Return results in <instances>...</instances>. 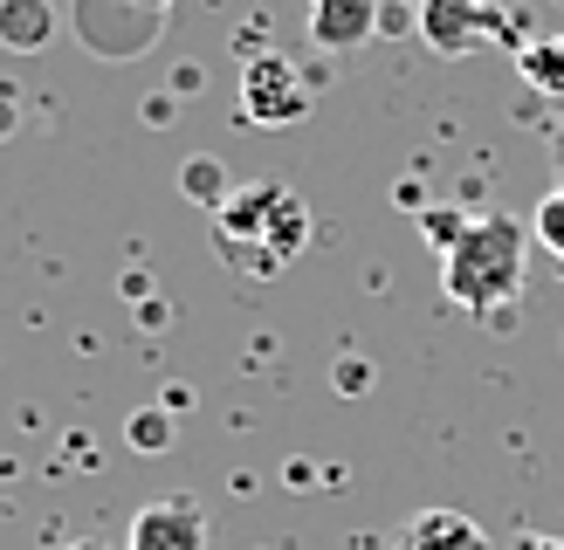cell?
I'll use <instances>...</instances> for the list:
<instances>
[{
	"mask_svg": "<svg viewBox=\"0 0 564 550\" xmlns=\"http://www.w3.org/2000/svg\"><path fill=\"white\" fill-rule=\"evenodd\" d=\"M310 248V207L296 186L282 179H248L214 207V255L248 283H269Z\"/></svg>",
	"mask_w": 564,
	"mask_h": 550,
	"instance_id": "cell-1",
	"label": "cell"
},
{
	"mask_svg": "<svg viewBox=\"0 0 564 550\" xmlns=\"http://www.w3.org/2000/svg\"><path fill=\"white\" fill-rule=\"evenodd\" d=\"M530 234L517 213H482L462 220L455 241L441 248V289L447 302H462L468 317H496L523 296V268H530Z\"/></svg>",
	"mask_w": 564,
	"mask_h": 550,
	"instance_id": "cell-2",
	"label": "cell"
},
{
	"mask_svg": "<svg viewBox=\"0 0 564 550\" xmlns=\"http://www.w3.org/2000/svg\"><path fill=\"white\" fill-rule=\"evenodd\" d=\"M241 110L256 124H296L310 110V90L290 55H248L241 63Z\"/></svg>",
	"mask_w": 564,
	"mask_h": 550,
	"instance_id": "cell-3",
	"label": "cell"
},
{
	"mask_svg": "<svg viewBox=\"0 0 564 550\" xmlns=\"http://www.w3.org/2000/svg\"><path fill=\"white\" fill-rule=\"evenodd\" d=\"M124 550H207V516L193 495H165V503H145L131 516Z\"/></svg>",
	"mask_w": 564,
	"mask_h": 550,
	"instance_id": "cell-4",
	"label": "cell"
},
{
	"mask_svg": "<svg viewBox=\"0 0 564 550\" xmlns=\"http://www.w3.org/2000/svg\"><path fill=\"white\" fill-rule=\"evenodd\" d=\"M496 14L489 0H420V35H427L441 55H468L482 35H496Z\"/></svg>",
	"mask_w": 564,
	"mask_h": 550,
	"instance_id": "cell-5",
	"label": "cell"
},
{
	"mask_svg": "<svg viewBox=\"0 0 564 550\" xmlns=\"http://www.w3.org/2000/svg\"><path fill=\"white\" fill-rule=\"evenodd\" d=\"M392 550H496V543H489L482 522L462 516V509H420Z\"/></svg>",
	"mask_w": 564,
	"mask_h": 550,
	"instance_id": "cell-6",
	"label": "cell"
},
{
	"mask_svg": "<svg viewBox=\"0 0 564 550\" xmlns=\"http://www.w3.org/2000/svg\"><path fill=\"white\" fill-rule=\"evenodd\" d=\"M365 28H372V0H317V14H310V35L324 48L365 42Z\"/></svg>",
	"mask_w": 564,
	"mask_h": 550,
	"instance_id": "cell-7",
	"label": "cell"
},
{
	"mask_svg": "<svg viewBox=\"0 0 564 550\" xmlns=\"http://www.w3.org/2000/svg\"><path fill=\"white\" fill-rule=\"evenodd\" d=\"M48 35H55L48 0H0V42L8 48H42Z\"/></svg>",
	"mask_w": 564,
	"mask_h": 550,
	"instance_id": "cell-8",
	"label": "cell"
},
{
	"mask_svg": "<svg viewBox=\"0 0 564 550\" xmlns=\"http://www.w3.org/2000/svg\"><path fill=\"white\" fill-rule=\"evenodd\" d=\"M517 69H523V82H530V90L564 97V42H557V35H544V42L517 48Z\"/></svg>",
	"mask_w": 564,
	"mask_h": 550,
	"instance_id": "cell-9",
	"label": "cell"
},
{
	"mask_svg": "<svg viewBox=\"0 0 564 550\" xmlns=\"http://www.w3.org/2000/svg\"><path fill=\"white\" fill-rule=\"evenodd\" d=\"M180 186H186L207 213H214V207H228V193H235V186H228V173H220V158H186Z\"/></svg>",
	"mask_w": 564,
	"mask_h": 550,
	"instance_id": "cell-10",
	"label": "cell"
},
{
	"mask_svg": "<svg viewBox=\"0 0 564 550\" xmlns=\"http://www.w3.org/2000/svg\"><path fill=\"white\" fill-rule=\"evenodd\" d=\"M530 234H538L544 255H557V262H564V186L538 200V213H530Z\"/></svg>",
	"mask_w": 564,
	"mask_h": 550,
	"instance_id": "cell-11",
	"label": "cell"
},
{
	"mask_svg": "<svg viewBox=\"0 0 564 550\" xmlns=\"http://www.w3.org/2000/svg\"><path fill=\"white\" fill-rule=\"evenodd\" d=\"M165 433H173V427H165V413H138V427H131L138 454H159V448H165Z\"/></svg>",
	"mask_w": 564,
	"mask_h": 550,
	"instance_id": "cell-12",
	"label": "cell"
},
{
	"mask_svg": "<svg viewBox=\"0 0 564 550\" xmlns=\"http://www.w3.org/2000/svg\"><path fill=\"white\" fill-rule=\"evenodd\" d=\"M510 550H564V537H551V530H523Z\"/></svg>",
	"mask_w": 564,
	"mask_h": 550,
	"instance_id": "cell-13",
	"label": "cell"
},
{
	"mask_svg": "<svg viewBox=\"0 0 564 550\" xmlns=\"http://www.w3.org/2000/svg\"><path fill=\"white\" fill-rule=\"evenodd\" d=\"M0 131H8V97H0Z\"/></svg>",
	"mask_w": 564,
	"mask_h": 550,
	"instance_id": "cell-14",
	"label": "cell"
},
{
	"mask_svg": "<svg viewBox=\"0 0 564 550\" xmlns=\"http://www.w3.org/2000/svg\"><path fill=\"white\" fill-rule=\"evenodd\" d=\"M69 550H104V543H69Z\"/></svg>",
	"mask_w": 564,
	"mask_h": 550,
	"instance_id": "cell-15",
	"label": "cell"
}]
</instances>
